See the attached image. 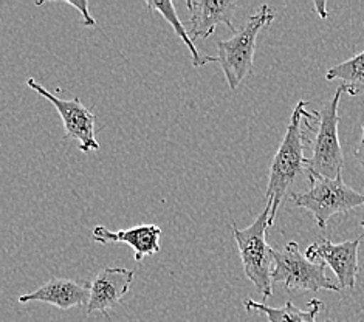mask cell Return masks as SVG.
Returning <instances> with one entry per match:
<instances>
[{
  "mask_svg": "<svg viewBox=\"0 0 364 322\" xmlns=\"http://www.w3.org/2000/svg\"><path fill=\"white\" fill-rule=\"evenodd\" d=\"M306 107V101H299L298 106L294 107L287 130H285L284 140L272 161L270 178H268L265 193L267 202H273L270 217L272 226L289 188L301 173H307L309 159L304 156V147L309 141L306 140L304 132H302V124H304V118L307 113Z\"/></svg>",
  "mask_w": 364,
  "mask_h": 322,
  "instance_id": "1",
  "label": "cell"
},
{
  "mask_svg": "<svg viewBox=\"0 0 364 322\" xmlns=\"http://www.w3.org/2000/svg\"><path fill=\"white\" fill-rule=\"evenodd\" d=\"M273 202H267L265 210L245 230L232 226V234L239 247V254L247 279L253 282L265 299L273 294V248L267 243V230L270 228Z\"/></svg>",
  "mask_w": 364,
  "mask_h": 322,
  "instance_id": "2",
  "label": "cell"
},
{
  "mask_svg": "<svg viewBox=\"0 0 364 322\" xmlns=\"http://www.w3.org/2000/svg\"><path fill=\"white\" fill-rule=\"evenodd\" d=\"M273 21L274 11L268 5H262L231 39L218 42V59L231 90H236L253 72L257 36L265 25Z\"/></svg>",
  "mask_w": 364,
  "mask_h": 322,
  "instance_id": "3",
  "label": "cell"
},
{
  "mask_svg": "<svg viewBox=\"0 0 364 322\" xmlns=\"http://www.w3.org/2000/svg\"><path fill=\"white\" fill-rule=\"evenodd\" d=\"M344 93L343 85L336 89L333 98L324 104V107L318 112L314 123L315 138L311 141L314 155L307 163V180L315 177L336 178L341 176L344 166V154L338 136V106H340L341 95Z\"/></svg>",
  "mask_w": 364,
  "mask_h": 322,
  "instance_id": "4",
  "label": "cell"
},
{
  "mask_svg": "<svg viewBox=\"0 0 364 322\" xmlns=\"http://www.w3.org/2000/svg\"><path fill=\"white\" fill-rule=\"evenodd\" d=\"M306 193L291 194L293 203L310 211L316 225L326 230L327 222L336 214H346L355 208L364 206V195L346 185L343 176L336 178H310Z\"/></svg>",
  "mask_w": 364,
  "mask_h": 322,
  "instance_id": "5",
  "label": "cell"
},
{
  "mask_svg": "<svg viewBox=\"0 0 364 322\" xmlns=\"http://www.w3.org/2000/svg\"><path fill=\"white\" fill-rule=\"evenodd\" d=\"M273 284L281 282L287 290L340 291L341 286L326 276V264L311 262L302 254L296 242H289L282 249H274Z\"/></svg>",
  "mask_w": 364,
  "mask_h": 322,
  "instance_id": "6",
  "label": "cell"
},
{
  "mask_svg": "<svg viewBox=\"0 0 364 322\" xmlns=\"http://www.w3.org/2000/svg\"><path fill=\"white\" fill-rule=\"evenodd\" d=\"M27 85L33 92H36L41 97H44L53 104L59 117L64 121L65 138H72V140L80 143V149L82 152L100 151V143L97 141V135H95V121H97V115L85 107L80 98L76 97L73 100H60L51 92H48L36 80H28Z\"/></svg>",
  "mask_w": 364,
  "mask_h": 322,
  "instance_id": "7",
  "label": "cell"
},
{
  "mask_svg": "<svg viewBox=\"0 0 364 322\" xmlns=\"http://www.w3.org/2000/svg\"><path fill=\"white\" fill-rule=\"evenodd\" d=\"M361 239L333 243L321 237L307 248L306 257L311 262H321L332 268L341 289H353L360 272L358 248Z\"/></svg>",
  "mask_w": 364,
  "mask_h": 322,
  "instance_id": "8",
  "label": "cell"
},
{
  "mask_svg": "<svg viewBox=\"0 0 364 322\" xmlns=\"http://www.w3.org/2000/svg\"><path fill=\"white\" fill-rule=\"evenodd\" d=\"M135 272L127 268H104L90 282V299L87 315L90 313H107L115 308L129 291Z\"/></svg>",
  "mask_w": 364,
  "mask_h": 322,
  "instance_id": "9",
  "label": "cell"
},
{
  "mask_svg": "<svg viewBox=\"0 0 364 322\" xmlns=\"http://www.w3.org/2000/svg\"><path fill=\"white\" fill-rule=\"evenodd\" d=\"M188 10L191 11V38L206 39L214 33L218 25L227 27L236 34L232 25V17L236 14L237 4L231 0H188Z\"/></svg>",
  "mask_w": 364,
  "mask_h": 322,
  "instance_id": "10",
  "label": "cell"
},
{
  "mask_svg": "<svg viewBox=\"0 0 364 322\" xmlns=\"http://www.w3.org/2000/svg\"><path fill=\"white\" fill-rule=\"evenodd\" d=\"M90 299V284L73 279H63L56 277L50 282L44 284L36 291L22 294L19 302H47L50 306H55L60 310H70L73 307L89 304Z\"/></svg>",
  "mask_w": 364,
  "mask_h": 322,
  "instance_id": "11",
  "label": "cell"
},
{
  "mask_svg": "<svg viewBox=\"0 0 364 322\" xmlns=\"http://www.w3.org/2000/svg\"><path fill=\"white\" fill-rule=\"evenodd\" d=\"M92 239L100 243H127L134 249L136 262H141L143 257L154 256L160 251L161 228L157 225H140L131 230H121L112 232L104 226H97L92 232Z\"/></svg>",
  "mask_w": 364,
  "mask_h": 322,
  "instance_id": "12",
  "label": "cell"
},
{
  "mask_svg": "<svg viewBox=\"0 0 364 322\" xmlns=\"http://www.w3.org/2000/svg\"><path fill=\"white\" fill-rule=\"evenodd\" d=\"M244 306L250 313H262L268 322H316V315L323 310L324 304L319 299H311L307 304V310H301L293 302H285L281 308H274L267 304L256 302L253 299H245Z\"/></svg>",
  "mask_w": 364,
  "mask_h": 322,
  "instance_id": "13",
  "label": "cell"
},
{
  "mask_svg": "<svg viewBox=\"0 0 364 322\" xmlns=\"http://www.w3.org/2000/svg\"><path fill=\"white\" fill-rule=\"evenodd\" d=\"M146 5L149 6V10H155L163 17L164 21L171 23V27L174 28V31L178 34V38L181 39V42H183L185 45L188 47L191 56H193V65L194 67H202L208 63H219L218 56H215V58L214 56H202L200 53H198V50L196 48L194 42H193V38H191V34L186 31L185 25L181 23V21L178 19L174 4L169 2V0H166V2H160V0H147Z\"/></svg>",
  "mask_w": 364,
  "mask_h": 322,
  "instance_id": "14",
  "label": "cell"
},
{
  "mask_svg": "<svg viewBox=\"0 0 364 322\" xmlns=\"http://www.w3.org/2000/svg\"><path fill=\"white\" fill-rule=\"evenodd\" d=\"M326 80H341L343 89L348 92L350 97H358L364 93V51L360 55L353 56L344 63L332 67L327 70Z\"/></svg>",
  "mask_w": 364,
  "mask_h": 322,
  "instance_id": "15",
  "label": "cell"
},
{
  "mask_svg": "<svg viewBox=\"0 0 364 322\" xmlns=\"http://www.w3.org/2000/svg\"><path fill=\"white\" fill-rule=\"evenodd\" d=\"M64 4L68 5V6H72V8H76V10L80 11V14L82 17V22L85 25H89V27H95V25H97V22H95V19L89 13V2H87V0H76V2H73V0H65Z\"/></svg>",
  "mask_w": 364,
  "mask_h": 322,
  "instance_id": "16",
  "label": "cell"
},
{
  "mask_svg": "<svg viewBox=\"0 0 364 322\" xmlns=\"http://www.w3.org/2000/svg\"><path fill=\"white\" fill-rule=\"evenodd\" d=\"M355 159L360 163V166L364 169V124H363V136H361V141L357 146V149H355Z\"/></svg>",
  "mask_w": 364,
  "mask_h": 322,
  "instance_id": "17",
  "label": "cell"
},
{
  "mask_svg": "<svg viewBox=\"0 0 364 322\" xmlns=\"http://www.w3.org/2000/svg\"><path fill=\"white\" fill-rule=\"evenodd\" d=\"M314 5H315V8L318 10V14H319L321 19H326V17H327V10H326V2H324V0H319V2H315Z\"/></svg>",
  "mask_w": 364,
  "mask_h": 322,
  "instance_id": "18",
  "label": "cell"
},
{
  "mask_svg": "<svg viewBox=\"0 0 364 322\" xmlns=\"http://www.w3.org/2000/svg\"><path fill=\"white\" fill-rule=\"evenodd\" d=\"M360 225H361V226H363V228H364V220H363V222H361V223H360Z\"/></svg>",
  "mask_w": 364,
  "mask_h": 322,
  "instance_id": "19",
  "label": "cell"
},
{
  "mask_svg": "<svg viewBox=\"0 0 364 322\" xmlns=\"http://www.w3.org/2000/svg\"><path fill=\"white\" fill-rule=\"evenodd\" d=\"M327 322H332V321H327Z\"/></svg>",
  "mask_w": 364,
  "mask_h": 322,
  "instance_id": "20",
  "label": "cell"
}]
</instances>
